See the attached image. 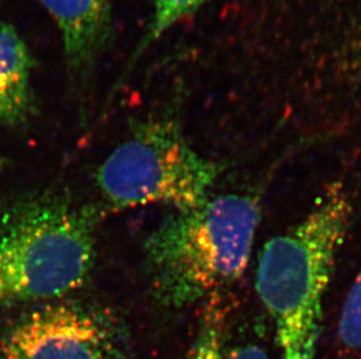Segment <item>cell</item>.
Listing matches in <instances>:
<instances>
[{"label": "cell", "mask_w": 361, "mask_h": 359, "mask_svg": "<svg viewBox=\"0 0 361 359\" xmlns=\"http://www.w3.org/2000/svg\"><path fill=\"white\" fill-rule=\"evenodd\" d=\"M96 216L56 195L0 203V306L51 301L85 285L95 265Z\"/></svg>", "instance_id": "cell-3"}, {"label": "cell", "mask_w": 361, "mask_h": 359, "mask_svg": "<svg viewBox=\"0 0 361 359\" xmlns=\"http://www.w3.org/2000/svg\"><path fill=\"white\" fill-rule=\"evenodd\" d=\"M261 220L254 197L228 194L169 215L144 244L157 300L183 308L241 278Z\"/></svg>", "instance_id": "cell-2"}, {"label": "cell", "mask_w": 361, "mask_h": 359, "mask_svg": "<svg viewBox=\"0 0 361 359\" xmlns=\"http://www.w3.org/2000/svg\"><path fill=\"white\" fill-rule=\"evenodd\" d=\"M221 167L195 152L172 115L140 122L97 172L102 196L117 209L163 203L185 210L211 199Z\"/></svg>", "instance_id": "cell-4"}, {"label": "cell", "mask_w": 361, "mask_h": 359, "mask_svg": "<svg viewBox=\"0 0 361 359\" xmlns=\"http://www.w3.org/2000/svg\"><path fill=\"white\" fill-rule=\"evenodd\" d=\"M35 60L12 25L0 20V122L24 124L35 111Z\"/></svg>", "instance_id": "cell-7"}, {"label": "cell", "mask_w": 361, "mask_h": 359, "mask_svg": "<svg viewBox=\"0 0 361 359\" xmlns=\"http://www.w3.org/2000/svg\"><path fill=\"white\" fill-rule=\"evenodd\" d=\"M199 322L198 332L188 359H224V325L225 310L218 294L206 300Z\"/></svg>", "instance_id": "cell-9"}, {"label": "cell", "mask_w": 361, "mask_h": 359, "mask_svg": "<svg viewBox=\"0 0 361 359\" xmlns=\"http://www.w3.org/2000/svg\"><path fill=\"white\" fill-rule=\"evenodd\" d=\"M229 359H269L266 351L255 346V344H245L240 346L233 351Z\"/></svg>", "instance_id": "cell-10"}, {"label": "cell", "mask_w": 361, "mask_h": 359, "mask_svg": "<svg viewBox=\"0 0 361 359\" xmlns=\"http://www.w3.org/2000/svg\"><path fill=\"white\" fill-rule=\"evenodd\" d=\"M123 329L110 312L81 302H48L0 332V359H120Z\"/></svg>", "instance_id": "cell-5"}, {"label": "cell", "mask_w": 361, "mask_h": 359, "mask_svg": "<svg viewBox=\"0 0 361 359\" xmlns=\"http://www.w3.org/2000/svg\"><path fill=\"white\" fill-rule=\"evenodd\" d=\"M208 0H154L150 24L131 55L121 80H126L140 56L181 19L198 10Z\"/></svg>", "instance_id": "cell-8"}, {"label": "cell", "mask_w": 361, "mask_h": 359, "mask_svg": "<svg viewBox=\"0 0 361 359\" xmlns=\"http://www.w3.org/2000/svg\"><path fill=\"white\" fill-rule=\"evenodd\" d=\"M341 184H332L310 213L263 248L256 291L273 320L282 359H316L323 300L351 220Z\"/></svg>", "instance_id": "cell-1"}, {"label": "cell", "mask_w": 361, "mask_h": 359, "mask_svg": "<svg viewBox=\"0 0 361 359\" xmlns=\"http://www.w3.org/2000/svg\"><path fill=\"white\" fill-rule=\"evenodd\" d=\"M58 25L66 65L73 83L92 77L109 44L114 0H40Z\"/></svg>", "instance_id": "cell-6"}]
</instances>
